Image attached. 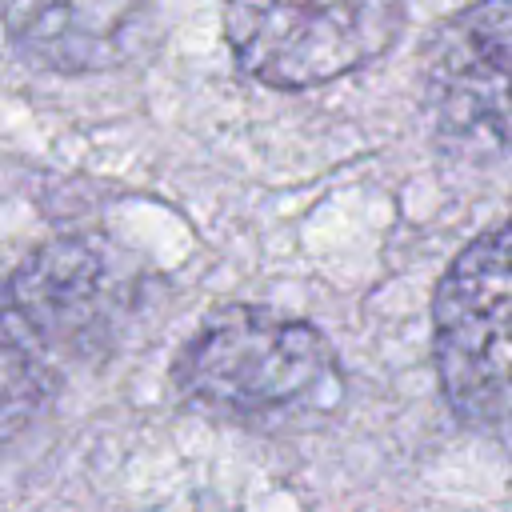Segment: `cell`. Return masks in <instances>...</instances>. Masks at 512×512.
I'll return each instance as SVG.
<instances>
[{
    "mask_svg": "<svg viewBox=\"0 0 512 512\" xmlns=\"http://www.w3.org/2000/svg\"><path fill=\"white\" fill-rule=\"evenodd\" d=\"M432 356L452 412L512 456V220L476 236L440 276Z\"/></svg>",
    "mask_w": 512,
    "mask_h": 512,
    "instance_id": "3",
    "label": "cell"
},
{
    "mask_svg": "<svg viewBox=\"0 0 512 512\" xmlns=\"http://www.w3.org/2000/svg\"><path fill=\"white\" fill-rule=\"evenodd\" d=\"M400 32V0H224L232 60L268 88L340 80L384 56Z\"/></svg>",
    "mask_w": 512,
    "mask_h": 512,
    "instance_id": "4",
    "label": "cell"
},
{
    "mask_svg": "<svg viewBox=\"0 0 512 512\" xmlns=\"http://www.w3.org/2000/svg\"><path fill=\"white\" fill-rule=\"evenodd\" d=\"M180 400L240 428L320 420L340 396V360L320 328L268 308L212 316L172 360Z\"/></svg>",
    "mask_w": 512,
    "mask_h": 512,
    "instance_id": "2",
    "label": "cell"
},
{
    "mask_svg": "<svg viewBox=\"0 0 512 512\" xmlns=\"http://www.w3.org/2000/svg\"><path fill=\"white\" fill-rule=\"evenodd\" d=\"M420 108L432 136L456 156L512 152V0H476L428 36Z\"/></svg>",
    "mask_w": 512,
    "mask_h": 512,
    "instance_id": "5",
    "label": "cell"
},
{
    "mask_svg": "<svg viewBox=\"0 0 512 512\" xmlns=\"http://www.w3.org/2000/svg\"><path fill=\"white\" fill-rule=\"evenodd\" d=\"M144 0H36L12 28L16 48L64 76L124 64L144 36Z\"/></svg>",
    "mask_w": 512,
    "mask_h": 512,
    "instance_id": "6",
    "label": "cell"
},
{
    "mask_svg": "<svg viewBox=\"0 0 512 512\" xmlns=\"http://www.w3.org/2000/svg\"><path fill=\"white\" fill-rule=\"evenodd\" d=\"M140 300V276L100 236H60L0 284V444L28 432L72 368L96 360Z\"/></svg>",
    "mask_w": 512,
    "mask_h": 512,
    "instance_id": "1",
    "label": "cell"
}]
</instances>
